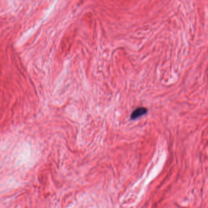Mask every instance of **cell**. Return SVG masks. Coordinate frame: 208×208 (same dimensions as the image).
<instances>
[{"mask_svg":"<svg viewBox=\"0 0 208 208\" xmlns=\"http://www.w3.org/2000/svg\"><path fill=\"white\" fill-rule=\"evenodd\" d=\"M147 109L144 107H140V108H136L131 114V119H135L144 114H145V113H147Z\"/></svg>","mask_w":208,"mask_h":208,"instance_id":"6da1fadb","label":"cell"}]
</instances>
